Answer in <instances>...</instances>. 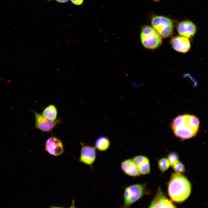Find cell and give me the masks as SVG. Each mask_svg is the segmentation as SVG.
I'll list each match as a JSON object with an SVG mask.
<instances>
[{
    "instance_id": "obj_1",
    "label": "cell",
    "mask_w": 208,
    "mask_h": 208,
    "mask_svg": "<svg viewBox=\"0 0 208 208\" xmlns=\"http://www.w3.org/2000/svg\"><path fill=\"white\" fill-rule=\"evenodd\" d=\"M199 125V121L196 116L184 114L179 116L173 120L171 127L176 136L186 139L196 135Z\"/></svg>"
},
{
    "instance_id": "obj_2",
    "label": "cell",
    "mask_w": 208,
    "mask_h": 208,
    "mask_svg": "<svg viewBox=\"0 0 208 208\" xmlns=\"http://www.w3.org/2000/svg\"><path fill=\"white\" fill-rule=\"evenodd\" d=\"M191 184L187 179L181 173H172L168 187V193L171 199L177 203H181L189 196Z\"/></svg>"
},
{
    "instance_id": "obj_3",
    "label": "cell",
    "mask_w": 208,
    "mask_h": 208,
    "mask_svg": "<svg viewBox=\"0 0 208 208\" xmlns=\"http://www.w3.org/2000/svg\"><path fill=\"white\" fill-rule=\"evenodd\" d=\"M149 192L145 184H136L126 187L124 193L123 208H129Z\"/></svg>"
},
{
    "instance_id": "obj_4",
    "label": "cell",
    "mask_w": 208,
    "mask_h": 208,
    "mask_svg": "<svg viewBox=\"0 0 208 208\" xmlns=\"http://www.w3.org/2000/svg\"><path fill=\"white\" fill-rule=\"evenodd\" d=\"M141 40L143 46L146 48L154 49L161 44V37L153 28L145 26L142 28L140 35Z\"/></svg>"
},
{
    "instance_id": "obj_5",
    "label": "cell",
    "mask_w": 208,
    "mask_h": 208,
    "mask_svg": "<svg viewBox=\"0 0 208 208\" xmlns=\"http://www.w3.org/2000/svg\"><path fill=\"white\" fill-rule=\"evenodd\" d=\"M151 24L161 37H169L173 33V22L169 18L162 16H155L152 20Z\"/></svg>"
},
{
    "instance_id": "obj_6",
    "label": "cell",
    "mask_w": 208,
    "mask_h": 208,
    "mask_svg": "<svg viewBox=\"0 0 208 208\" xmlns=\"http://www.w3.org/2000/svg\"><path fill=\"white\" fill-rule=\"evenodd\" d=\"M35 118V125L34 128L42 132L51 131L57 125L60 123V120L57 119L51 120L44 117L41 114L32 110Z\"/></svg>"
},
{
    "instance_id": "obj_7",
    "label": "cell",
    "mask_w": 208,
    "mask_h": 208,
    "mask_svg": "<svg viewBox=\"0 0 208 208\" xmlns=\"http://www.w3.org/2000/svg\"><path fill=\"white\" fill-rule=\"evenodd\" d=\"M81 148L79 161L88 165L93 171L92 165L96 158L95 147L81 143Z\"/></svg>"
},
{
    "instance_id": "obj_8",
    "label": "cell",
    "mask_w": 208,
    "mask_h": 208,
    "mask_svg": "<svg viewBox=\"0 0 208 208\" xmlns=\"http://www.w3.org/2000/svg\"><path fill=\"white\" fill-rule=\"evenodd\" d=\"M45 149L50 155L58 156L63 152L64 148L62 141L55 136L49 138L45 143Z\"/></svg>"
},
{
    "instance_id": "obj_9",
    "label": "cell",
    "mask_w": 208,
    "mask_h": 208,
    "mask_svg": "<svg viewBox=\"0 0 208 208\" xmlns=\"http://www.w3.org/2000/svg\"><path fill=\"white\" fill-rule=\"evenodd\" d=\"M150 208H175L172 202L169 200L159 187L149 205Z\"/></svg>"
},
{
    "instance_id": "obj_10",
    "label": "cell",
    "mask_w": 208,
    "mask_h": 208,
    "mask_svg": "<svg viewBox=\"0 0 208 208\" xmlns=\"http://www.w3.org/2000/svg\"><path fill=\"white\" fill-rule=\"evenodd\" d=\"M170 43L174 49L181 53L187 52L191 47L190 42L188 38L181 35L172 37Z\"/></svg>"
},
{
    "instance_id": "obj_11",
    "label": "cell",
    "mask_w": 208,
    "mask_h": 208,
    "mask_svg": "<svg viewBox=\"0 0 208 208\" xmlns=\"http://www.w3.org/2000/svg\"><path fill=\"white\" fill-rule=\"evenodd\" d=\"M177 30L180 35L187 38L192 37L196 31L195 25L189 21H184L179 23L178 25Z\"/></svg>"
},
{
    "instance_id": "obj_12",
    "label": "cell",
    "mask_w": 208,
    "mask_h": 208,
    "mask_svg": "<svg viewBox=\"0 0 208 208\" xmlns=\"http://www.w3.org/2000/svg\"><path fill=\"white\" fill-rule=\"evenodd\" d=\"M121 168L125 174L130 176L135 177L141 174L132 158L122 161L121 164Z\"/></svg>"
},
{
    "instance_id": "obj_13",
    "label": "cell",
    "mask_w": 208,
    "mask_h": 208,
    "mask_svg": "<svg viewBox=\"0 0 208 208\" xmlns=\"http://www.w3.org/2000/svg\"><path fill=\"white\" fill-rule=\"evenodd\" d=\"M141 174H146L150 171L149 160L146 156L138 155L132 158Z\"/></svg>"
},
{
    "instance_id": "obj_14",
    "label": "cell",
    "mask_w": 208,
    "mask_h": 208,
    "mask_svg": "<svg viewBox=\"0 0 208 208\" xmlns=\"http://www.w3.org/2000/svg\"><path fill=\"white\" fill-rule=\"evenodd\" d=\"M110 145L109 139L107 137L101 136L98 137L95 142V147L98 151H104L108 150Z\"/></svg>"
},
{
    "instance_id": "obj_15",
    "label": "cell",
    "mask_w": 208,
    "mask_h": 208,
    "mask_svg": "<svg viewBox=\"0 0 208 208\" xmlns=\"http://www.w3.org/2000/svg\"><path fill=\"white\" fill-rule=\"evenodd\" d=\"M41 114L49 120H55L57 119V109L54 105L50 104L44 108Z\"/></svg>"
},
{
    "instance_id": "obj_16",
    "label": "cell",
    "mask_w": 208,
    "mask_h": 208,
    "mask_svg": "<svg viewBox=\"0 0 208 208\" xmlns=\"http://www.w3.org/2000/svg\"><path fill=\"white\" fill-rule=\"evenodd\" d=\"M170 164L167 158H163L158 161V167L162 172H164L167 170L169 167Z\"/></svg>"
},
{
    "instance_id": "obj_17",
    "label": "cell",
    "mask_w": 208,
    "mask_h": 208,
    "mask_svg": "<svg viewBox=\"0 0 208 208\" xmlns=\"http://www.w3.org/2000/svg\"><path fill=\"white\" fill-rule=\"evenodd\" d=\"M171 166L176 172L182 173L185 171L184 165L179 160L174 163Z\"/></svg>"
},
{
    "instance_id": "obj_18",
    "label": "cell",
    "mask_w": 208,
    "mask_h": 208,
    "mask_svg": "<svg viewBox=\"0 0 208 208\" xmlns=\"http://www.w3.org/2000/svg\"><path fill=\"white\" fill-rule=\"evenodd\" d=\"M179 157L178 155L174 152H172L169 154L167 156V159L170 162V165L178 160Z\"/></svg>"
},
{
    "instance_id": "obj_19",
    "label": "cell",
    "mask_w": 208,
    "mask_h": 208,
    "mask_svg": "<svg viewBox=\"0 0 208 208\" xmlns=\"http://www.w3.org/2000/svg\"><path fill=\"white\" fill-rule=\"evenodd\" d=\"M73 3L76 5H80L82 4L83 0H70Z\"/></svg>"
},
{
    "instance_id": "obj_20",
    "label": "cell",
    "mask_w": 208,
    "mask_h": 208,
    "mask_svg": "<svg viewBox=\"0 0 208 208\" xmlns=\"http://www.w3.org/2000/svg\"><path fill=\"white\" fill-rule=\"evenodd\" d=\"M57 1V2H60V3H65L68 0H56Z\"/></svg>"
},
{
    "instance_id": "obj_21",
    "label": "cell",
    "mask_w": 208,
    "mask_h": 208,
    "mask_svg": "<svg viewBox=\"0 0 208 208\" xmlns=\"http://www.w3.org/2000/svg\"></svg>"
}]
</instances>
